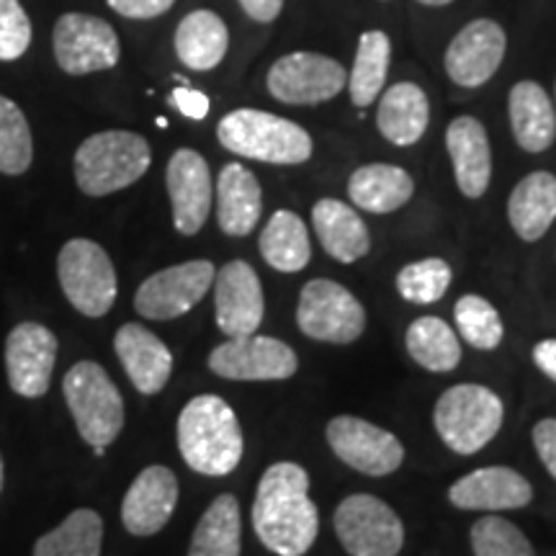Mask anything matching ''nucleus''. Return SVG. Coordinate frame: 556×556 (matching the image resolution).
I'll return each mask as SVG.
<instances>
[{"label": "nucleus", "mask_w": 556, "mask_h": 556, "mask_svg": "<svg viewBox=\"0 0 556 556\" xmlns=\"http://www.w3.org/2000/svg\"><path fill=\"white\" fill-rule=\"evenodd\" d=\"M253 528L276 556H304L319 533V513L309 500V475L294 462H278L261 477Z\"/></svg>", "instance_id": "f257e3e1"}, {"label": "nucleus", "mask_w": 556, "mask_h": 556, "mask_svg": "<svg viewBox=\"0 0 556 556\" xmlns=\"http://www.w3.org/2000/svg\"><path fill=\"white\" fill-rule=\"evenodd\" d=\"M178 448L184 462L204 477H227L240 467L245 441L235 409L217 394H199L180 409Z\"/></svg>", "instance_id": "f03ea898"}, {"label": "nucleus", "mask_w": 556, "mask_h": 556, "mask_svg": "<svg viewBox=\"0 0 556 556\" xmlns=\"http://www.w3.org/2000/svg\"><path fill=\"white\" fill-rule=\"evenodd\" d=\"M152 152L142 135L109 129L88 137L75 152V184L86 197H109L150 170Z\"/></svg>", "instance_id": "7ed1b4c3"}, {"label": "nucleus", "mask_w": 556, "mask_h": 556, "mask_svg": "<svg viewBox=\"0 0 556 556\" xmlns=\"http://www.w3.org/2000/svg\"><path fill=\"white\" fill-rule=\"evenodd\" d=\"M222 148L270 165H302L312 157V137L299 124L258 109L229 111L219 122Z\"/></svg>", "instance_id": "20e7f679"}, {"label": "nucleus", "mask_w": 556, "mask_h": 556, "mask_svg": "<svg viewBox=\"0 0 556 556\" xmlns=\"http://www.w3.org/2000/svg\"><path fill=\"white\" fill-rule=\"evenodd\" d=\"M67 409L83 441L93 448H109L124 428V400L96 361H80L62 379Z\"/></svg>", "instance_id": "39448f33"}, {"label": "nucleus", "mask_w": 556, "mask_h": 556, "mask_svg": "<svg viewBox=\"0 0 556 556\" xmlns=\"http://www.w3.org/2000/svg\"><path fill=\"white\" fill-rule=\"evenodd\" d=\"M503 417V400L492 389L482 384H456L438 397L433 426L454 454L471 456L500 433Z\"/></svg>", "instance_id": "423d86ee"}, {"label": "nucleus", "mask_w": 556, "mask_h": 556, "mask_svg": "<svg viewBox=\"0 0 556 556\" xmlns=\"http://www.w3.org/2000/svg\"><path fill=\"white\" fill-rule=\"evenodd\" d=\"M58 278L62 294L80 315L103 317L116 302V270L99 242L75 238L58 255Z\"/></svg>", "instance_id": "0eeeda50"}, {"label": "nucleus", "mask_w": 556, "mask_h": 556, "mask_svg": "<svg viewBox=\"0 0 556 556\" xmlns=\"http://www.w3.org/2000/svg\"><path fill=\"white\" fill-rule=\"evenodd\" d=\"M296 325L304 336L323 343H356L366 330V309L345 287L330 278L304 283L296 304Z\"/></svg>", "instance_id": "6e6552de"}, {"label": "nucleus", "mask_w": 556, "mask_h": 556, "mask_svg": "<svg viewBox=\"0 0 556 556\" xmlns=\"http://www.w3.org/2000/svg\"><path fill=\"white\" fill-rule=\"evenodd\" d=\"M340 544L351 556H397L405 528L397 513L374 495H351L332 518Z\"/></svg>", "instance_id": "1a4fd4ad"}, {"label": "nucleus", "mask_w": 556, "mask_h": 556, "mask_svg": "<svg viewBox=\"0 0 556 556\" xmlns=\"http://www.w3.org/2000/svg\"><path fill=\"white\" fill-rule=\"evenodd\" d=\"M54 60L62 73L90 75L116 67L122 45L109 21L90 13H65L52 31Z\"/></svg>", "instance_id": "9d476101"}, {"label": "nucleus", "mask_w": 556, "mask_h": 556, "mask_svg": "<svg viewBox=\"0 0 556 556\" xmlns=\"http://www.w3.org/2000/svg\"><path fill=\"white\" fill-rule=\"evenodd\" d=\"M345 86V67L328 54L291 52L268 70V93L289 106H317L336 99Z\"/></svg>", "instance_id": "9b49d317"}, {"label": "nucleus", "mask_w": 556, "mask_h": 556, "mask_svg": "<svg viewBox=\"0 0 556 556\" xmlns=\"http://www.w3.org/2000/svg\"><path fill=\"white\" fill-rule=\"evenodd\" d=\"M214 276H217V268L212 266V261H189L157 270V274L144 278L142 287L137 289V315L144 319H160V323L186 315L206 296Z\"/></svg>", "instance_id": "f8f14e48"}, {"label": "nucleus", "mask_w": 556, "mask_h": 556, "mask_svg": "<svg viewBox=\"0 0 556 556\" xmlns=\"http://www.w3.org/2000/svg\"><path fill=\"white\" fill-rule=\"evenodd\" d=\"M328 443L340 462L368 477L392 475L405 462L400 438L364 417H332L328 422Z\"/></svg>", "instance_id": "ddd939ff"}, {"label": "nucleus", "mask_w": 556, "mask_h": 556, "mask_svg": "<svg viewBox=\"0 0 556 556\" xmlns=\"http://www.w3.org/2000/svg\"><path fill=\"white\" fill-rule=\"evenodd\" d=\"M208 368L229 381H283L294 377L299 358L283 340L245 336L214 348Z\"/></svg>", "instance_id": "4468645a"}, {"label": "nucleus", "mask_w": 556, "mask_h": 556, "mask_svg": "<svg viewBox=\"0 0 556 556\" xmlns=\"http://www.w3.org/2000/svg\"><path fill=\"white\" fill-rule=\"evenodd\" d=\"M58 361V336L39 323H21L5 340V374L18 397L37 400L50 392Z\"/></svg>", "instance_id": "2eb2a0df"}, {"label": "nucleus", "mask_w": 556, "mask_h": 556, "mask_svg": "<svg viewBox=\"0 0 556 556\" xmlns=\"http://www.w3.org/2000/svg\"><path fill=\"white\" fill-rule=\"evenodd\" d=\"M214 309L219 330L229 338L255 336L266 315L261 278L245 261H229L214 276Z\"/></svg>", "instance_id": "dca6fc26"}, {"label": "nucleus", "mask_w": 556, "mask_h": 556, "mask_svg": "<svg viewBox=\"0 0 556 556\" xmlns=\"http://www.w3.org/2000/svg\"><path fill=\"white\" fill-rule=\"evenodd\" d=\"M505 50L507 37L503 26L492 18H477L451 39L443 65L456 86L479 88L503 65Z\"/></svg>", "instance_id": "f3484780"}, {"label": "nucleus", "mask_w": 556, "mask_h": 556, "mask_svg": "<svg viewBox=\"0 0 556 556\" xmlns=\"http://www.w3.org/2000/svg\"><path fill=\"white\" fill-rule=\"evenodd\" d=\"M165 186L173 206V225L191 238L201 232L212 212V173L197 150L180 148L173 152L165 170Z\"/></svg>", "instance_id": "a211bd4d"}, {"label": "nucleus", "mask_w": 556, "mask_h": 556, "mask_svg": "<svg viewBox=\"0 0 556 556\" xmlns=\"http://www.w3.org/2000/svg\"><path fill=\"white\" fill-rule=\"evenodd\" d=\"M178 505V477L168 467L142 469L122 503V523L131 536H155L173 518Z\"/></svg>", "instance_id": "6ab92c4d"}, {"label": "nucleus", "mask_w": 556, "mask_h": 556, "mask_svg": "<svg viewBox=\"0 0 556 556\" xmlns=\"http://www.w3.org/2000/svg\"><path fill=\"white\" fill-rule=\"evenodd\" d=\"M448 500L458 510H518L531 505L533 486L516 469L484 467L451 484Z\"/></svg>", "instance_id": "aec40b11"}, {"label": "nucleus", "mask_w": 556, "mask_h": 556, "mask_svg": "<svg viewBox=\"0 0 556 556\" xmlns=\"http://www.w3.org/2000/svg\"><path fill=\"white\" fill-rule=\"evenodd\" d=\"M114 351L139 394L152 397L163 392L173 374V353L155 332L137 323L122 325L114 336Z\"/></svg>", "instance_id": "412c9836"}, {"label": "nucleus", "mask_w": 556, "mask_h": 556, "mask_svg": "<svg viewBox=\"0 0 556 556\" xmlns=\"http://www.w3.org/2000/svg\"><path fill=\"white\" fill-rule=\"evenodd\" d=\"M446 148L458 191L469 199L484 197L492 180V148L484 124L475 116H458L446 129Z\"/></svg>", "instance_id": "4be33fe9"}, {"label": "nucleus", "mask_w": 556, "mask_h": 556, "mask_svg": "<svg viewBox=\"0 0 556 556\" xmlns=\"http://www.w3.org/2000/svg\"><path fill=\"white\" fill-rule=\"evenodd\" d=\"M312 225H315L319 245L338 263H356L371 250V235L364 219L353 206L338 199H319L312 206Z\"/></svg>", "instance_id": "5701e85b"}, {"label": "nucleus", "mask_w": 556, "mask_h": 556, "mask_svg": "<svg viewBox=\"0 0 556 556\" xmlns=\"http://www.w3.org/2000/svg\"><path fill=\"white\" fill-rule=\"evenodd\" d=\"M263 212L258 178L245 165L229 163L217 178V219L229 238H245L255 229Z\"/></svg>", "instance_id": "b1692460"}, {"label": "nucleus", "mask_w": 556, "mask_h": 556, "mask_svg": "<svg viewBox=\"0 0 556 556\" xmlns=\"http://www.w3.org/2000/svg\"><path fill=\"white\" fill-rule=\"evenodd\" d=\"M513 137L526 152H544L556 139V109L546 90L533 80H520L507 99Z\"/></svg>", "instance_id": "393cba45"}, {"label": "nucleus", "mask_w": 556, "mask_h": 556, "mask_svg": "<svg viewBox=\"0 0 556 556\" xmlns=\"http://www.w3.org/2000/svg\"><path fill=\"white\" fill-rule=\"evenodd\" d=\"M430 122V103L426 90L417 83H394L384 90L377 111V127L381 137L397 148L417 144L426 135Z\"/></svg>", "instance_id": "a878e982"}, {"label": "nucleus", "mask_w": 556, "mask_h": 556, "mask_svg": "<svg viewBox=\"0 0 556 556\" xmlns=\"http://www.w3.org/2000/svg\"><path fill=\"white\" fill-rule=\"evenodd\" d=\"M507 219L516 235L526 242H536L556 219V176L536 170L513 189L507 201Z\"/></svg>", "instance_id": "bb28decb"}, {"label": "nucleus", "mask_w": 556, "mask_h": 556, "mask_svg": "<svg viewBox=\"0 0 556 556\" xmlns=\"http://www.w3.org/2000/svg\"><path fill=\"white\" fill-rule=\"evenodd\" d=\"M415 193V180L405 168L387 163H371L353 170L348 180V197L356 208L371 214H389L405 206Z\"/></svg>", "instance_id": "cd10ccee"}, {"label": "nucleus", "mask_w": 556, "mask_h": 556, "mask_svg": "<svg viewBox=\"0 0 556 556\" xmlns=\"http://www.w3.org/2000/svg\"><path fill=\"white\" fill-rule=\"evenodd\" d=\"M173 41H176L178 60L186 67L197 70V73H206V70H214L225 60L229 31L222 16H217L214 11L199 9L184 16Z\"/></svg>", "instance_id": "c85d7f7f"}, {"label": "nucleus", "mask_w": 556, "mask_h": 556, "mask_svg": "<svg viewBox=\"0 0 556 556\" xmlns=\"http://www.w3.org/2000/svg\"><path fill=\"white\" fill-rule=\"evenodd\" d=\"M258 245L263 261L278 274H296V270L307 268L312 255L307 227L302 217L289 208L274 212V217L263 227Z\"/></svg>", "instance_id": "c756f323"}, {"label": "nucleus", "mask_w": 556, "mask_h": 556, "mask_svg": "<svg viewBox=\"0 0 556 556\" xmlns=\"http://www.w3.org/2000/svg\"><path fill=\"white\" fill-rule=\"evenodd\" d=\"M240 503L235 495L212 500L191 536L189 556H240L242 548Z\"/></svg>", "instance_id": "7c9ffc66"}, {"label": "nucleus", "mask_w": 556, "mask_h": 556, "mask_svg": "<svg viewBox=\"0 0 556 556\" xmlns=\"http://www.w3.org/2000/svg\"><path fill=\"white\" fill-rule=\"evenodd\" d=\"M389 60H392V41L384 31H364L358 39L356 60L348 75V93L358 109L371 106L387 83Z\"/></svg>", "instance_id": "2f4dec72"}, {"label": "nucleus", "mask_w": 556, "mask_h": 556, "mask_svg": "<svg viewBox=\"0 0 556 556\" xmlns=\"http://www.w3.org/2000/svg\"><path fill=\"white\" fill-rule=\"evenodd\" d=\"M407 353L426 371L446 374L462 364L458 336L441 317H420L407 328Z\"/></svg>", "instance_id": "473e14b6"}, {"label": "nucleus", "mask_w": 556, "mask_h": 556, "mask_svg": "<svg viewBox=\"0 0 556 556\" xmlns=\"http://www.w3.org/2000/svg\"><path fill=\"white\" fill-rule=\"evenodd\" d=\"M101 516L90 507H80L34 544V556H101Z\"/></svg>", "instance_id": "72a5a7b5"}, {"label": "nucleus", "mask_w": 556, "mask_h": 556, "mask_svg": "<svg viewBox=\"0 0 556 556\" xmlns=\"http://www.w3.org/2000/svg\"><path fill=\"white\" fill-rule=\"evenodd\" d=\"M34 139L18 103L0 96V173L24 176L31 168Z\"/></svg>", "instance_id": "f704fd0d"}, {"label": "nucleus", "mask_w": 556, "mask_h": 556, "mask_svg": "<svg viewBox=\"0 0 556 556\" xmlns=\"http://www.w3.org/2000/svg\"><path fill=\"white\" fill-rule=\"evenodd\" d=\"M454 319L458 336L477 351H495L503 343L505 328L497 309L490 302L477 294H467L456 302Z\"/></svg>", "instance_id": "c9c22d12"}, {"label": "nucleus", "mask_w": 556, "mask_h": 556, "mask_svg": "<svg viewBox=\"0 0 556 556\" xmlns=\"http://www.w3.org/2000/svg\"><path fill=\"white\" fill-rule=\"evenodd\" d=\"M471 552L475 556H536L526 533L500 516H484L471 526Z\"/></svg>", "instance_id": "e433bc0d"}, {"label": "nucleus", "mask_w": 556, "mask_h": 556, "mask_svg": "<svg viewBox=\"0 0 556 556\" xmlns=\"http://www.w3.org/2000/svg\"><path fill=\"white\" fill-rule=\"evenodd\" d=\"M451 287V266L443 258L409 263L397 274V291L409 304H433Z\"/></svg>", "instance_id": "4c0bfd02"}, {"label": "nucleus", "mask_w": 556, "mask_h": 556, "mask_svg": "<svg viewBox=\"0 0 556 556\" xmlns=\"http://www.w3.org/2000/svg\"><path fill=\"white\" fill-rule=\"evenodd\" d=\"M31 45V21L18 0H0V62L24 58Z\"/></svg>", "instance_id": "58836bf2"}, {"label": "nucleus", "mask_w": 556, "mask_h": 556, "mask_svg": "<svg viewBox=\"0 0 556 556\" xmlns=\"http://www.w3.org/2000/svg\"><path fill=\"white\" fill-rule=\"evenodd\" d=\"M106 3L124 18L148 21L168 13L176 0H106Z\"/></svg>", "instance_id": "ea45409f"}, {"label": "nucleus", "mask_w": 556, "mask_h": 556, "mask_svg": "<svg viewBox=\"0 0 556 556\" xmlns=\"http://www.w3.org/2000/svg\"><path fill=\"white\" fill-rule=\"evenodd\" d=\"M533 448H536L548 475L556 479V417H546V420L536 422V428H533Z\"/></svg>", "instance_id": "a19ab883"}, {"label": "nucleus", "mask_w": 556, "mask_h": 556, "mask_svg": "<svg viewBox=\"0 0 556 556\" xmlns=\"http://www.w3.org/2000/svg\"><path fill=\"white\" fill-rule=\"evenodd\" d=\"M170 101H173V106H176L180 114L186 116V119H193V122L206 119L208 96L201 93V90L189 88V86H180V88L173 90Z\"/></svg>", "instance_id": "79ce46f5"}, {"label": "nucleus", "mask_w": 556, "mask_h": 556, "mask_svg": "<svg viewBox=\"0 0 556 556\" xmlns=\"http://www.w3.org/2000/svg\"><path fill=\"white\" fill-rule=\"evenodd\" d=\"M240 5L253 21L270 24V21H276L278 13H281L283 0H240Z\"/></svg>", "instance_id": "37998d69"}, {"label": "nucleus", "mask_w": 556, "mask_h": 556, "mask_svg": "<svg viewBox=\"0 0 556 556\" xmlns=\"http://www.w3.org/2000/svg\"><path fill=\"white\" fill-rule=\"evenodd\" d=\"M533 364H536L548 379L556 381V338L541 340V343L533 348Z\"/></svg>", "instance_id": "c03bdc74"}, {"label": "nucleus", "mask_w": 556, "mask_h": 556, "mask_svg": "<svg viewBox=\"0 0 556 556\" xmlns=\"http://www.w3.org/2000/svg\"><path fill=\"white\" fill-rule=\"evenodd\" d=\"M417 3L433 5V9H438V5H448V3H454V0H417Z\"/></svg>", "instance_id": "a18cd8bd"}, {"label": "nucleus", "mask_w": 556, "mask_h": 556, "mask_svg": "<svg viewBox=\"0 0 556 556\" xmlns=\"http://www.w3.org/2000/svg\"><path fill=\"white\" fill-rule=\"evenodd\" d=\"M0 492H3V456H0Z\"/></svg>", "instance_id": "49530a36"}, {"label": "nucleus", "mask_w": 556, "mask_h": 556, "mask_svg": "<svg viewBox=\"0 0 556 556\" xmlns=\"http://www.w3.org/2000/svg\"><path fill=\"white\" fill-rule=\"evenodd\" d=\"M157 127H160V129L168 127V119H163V116H160V119H157Z\"/></svg>", "instance_id": "de8ad7c7"}, {"label": "nucleus", "mask_w": 556, "mask_h": 556, "mask_svg": "<svg viewBox=\"0 0 556 556\" xmlns=\"http://www.w3.org/2000/svg\"><path fill=\"white\" fill-rule=\"evenodd\" d=\"M554 96H556V86H554Z\"/></svg>", "instance_id": "09e8293b"}]
</instances>
